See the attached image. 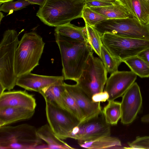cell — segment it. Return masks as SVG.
Instances as JSON below:
<instances>
[{
  "mask_svg": "<svg viewBox=\"0 0 149 149\" xmlns=\"http://www.w3.org/2000/svg\"><path fill=\"white\" fill-rule=\"evenodd\" d=\"M54 36L61 56L62 76L65 80L77 82L93 50L88 42L72 40L55 32Z\"/></svg>",
  "mask_w": 149,
  "mask_h": 149,
  "instance_id": "1",
  "label": "cell"
},
{
  "mask_svg": "<svg viewBox=\"0 0 149 149\" xmlns=\"http://www.w3.org/2000/svg\"><path fill=\"white\" fill-rule=\"evenodd\" d=\"M65 89V82L62 80L46 88L40 93L43 96L45 101L52 102L66 110L62 96Z\"/></svg>",
  "mask_w": 149,
  "mask_h": 149,
  "instance_id": "20",
  "label": "cell"
},
{
  "mask_svg": "<svg viewBox=\"0 0 149 149\" xmlns=\"http://www.w3.org/2000/svg\"><path fill=\"white\" fill-rule=\"evenodd\" d=\"M88 42L93 51L100 58L102 43L101 35L94 27L85 24Z\"/></svg>",
  "mask_w": 149,
  "mask_h": 149,
  "instance_id": "27",
  "label": "cell"
},
{
  "mask_svg": "<svg viewBox=\"0 0 149 149\" xmlns=\"http://www.w3.org/2000/svg\"><path fill=\"white\" fill-rule=\"evenodd\" d=\"M96 0L100 1L108 2H113L116 0H86V1H96Z\"/></svg>",
  "mask_w": 149,
  "mask_h": 149,
  "instance_id": "37",
  "label": "cell"
},
{
  "mask_svg": "<svg viewBox=\"0 0 149 149\" xmlns=\"http://www.w3.org/2000/svg\"><path fill=\"white\" fill-rule=\"evenodd\" d=\"M64 79L63 76H45L31 72L17 77L16 85L26 90L40 93L46 88Z\"/></svg>",
  "mask_w": 149,
  "mask_h": 149,
  "instance_id": "14",
  "label": "cell"
},
{
  "mask_svg": "<svg viewBox=\"0 0 149 149\" xmlns=\"http://www.w3.org/2000/svg\"><path fill=\"white\" fill-rule=\"evenodd\" d=\"M137 75L131 71H118L111 74L107 78L104 91L108 93L107 101L122 97L135 82Z\"/></svg>",
  "mask_w": 149,
  "mask_h": 149,
  "instance_id": "12",
  "label": "cell"
},
{
  "mask_svg": "<svg viewBox=\"0 0 149 149\" xmlns=\"http://www.w3.org/2000/svg\"><path fill=\"white\" fill-rule=\"evenodd\" d=\"M65 85L66 90L82 111L85 117L84 120L94 117L102 112L100 102L93 101L77 84L70 85L65 83Z\"/></svg>",
  "mask_w": 149,
  "mask_h": 149,
  "instance_id": "13",
  "label": "cell"
},
{
  "mask_svg": "<svg viewBox=\"0 0 149 149\" xmlns=\"http://www.w3.org/2000/svg\"><path fill=\"white\" fill-rule=\"evenodd\" d=\"M17 32L6 31L0 44V85L8 91L16 85L17 77L14 71L15 51L19 44Z\"/></svg>",
  "mask_w": 149,
  "mask_h": 149,
  "instance_id": "5",
  "label": "cell"
},
{
  "mask_svg": "<svg viewBox=\"0 0 149 149\" xmlns=\"http://www.w3.org/2000/svg\"><path fill=\"white\" fill-rule=\"evenodd\" d=\"M14 0H0V5L6 2H8L10 1H12Z\"/></svg>",
  "mask_w": 149,
  "mask_h": 149,
  "instance_id": "38",
  "label": "cell"
},
{
  "mask_svg": "<svg viewBox=\"0 0 149 149\" xmlns=\"http://www.w3.org/2000/svg\"><path fill=\"white\" fill-rule=\"evenodd\" d=\"M142 122L149 123V113L143 116L141 118Z\"/></svg>",
  "mask_w": 149,
  "mask_h": 149,
  "instance_id": "36",
  "label": "cell"
},
{
  "mask_svg": "<svg viewBox=\"0 0 149 149\" xmlns=\"http://www.w3.org/2000/svg\"><path fill=\"white\" fill-rule=\"evenodd\" d=\"M35 127L27 124L0 127V149H34L42 145Z\"/></svg>",
  "mask_w": 149,
  "mask_h": 149,
  "instance_id": "4",
  "label": "cell"
},
{
  "mask_svg": "<svg viewBox=\"0 0 149 149\" xmlns=\"http://www.w3.org/2000/svg\"><path fill=\"white\" fill-rule=\"evenodd\" d=\"M90 8L108 19L125 18L131 17L127 8L121 0H115L110 6Z\"/></svg>",
  "mask_w": 149,
  "mask_h": 149,
  "instance_id": "17",
  "label": "cell"
},
{
  "mask_svg": "<svg viewBox=\"0 0 149 149\" xmlns=\"http://www.w3.org/2000/svg\"><path fill=\"white\" fill-rule=\"evenodd\" d=\"M121 1L127 8L130 14L131 17L137 19L132 7L131 0H121Z\"/></svg>",
  "mask_w": 149,
  "mask_h": 149,
  "instance_id": "34",
  "label": "cell"
},
{
  "mask_svg": "<svg viewBox=\"0 0 149 149\" xmlns=\"http://www.w3.org/2000/svg\"><path fill=\"white\" fill-rule=\"evenodd\" d=\"M54 31L55 33L72 39L88 42L85 25L79 27L70 23L55 27Z\"/></svg>",
  "mask_w": 149,
  "mask_h": 149,
  "instance_id": "21",
  "label": "cell"
},
{
  "mask_svg": "<svg viewBox=\"0 0 149 149\" xmlns=\"http://www.w3.org/2000/svg\"><path fill=\"white\" fill-rule=\"evenodd\" d=\"M110 125L105 121L102 111L99 114L81 122L70 132L69 138L85 141L111 135Z\"/></svg>",
  "mask_w": 149,
  "mask_h": 149,
  "instance_id": "10",
  "label": "cell"
},
{
  "mask_svg": "<svg viewBox=\"0 0 149 149\" xmlns=\"http://www.w3.org/2000/svg\"><path fill=\"white\" fill-rule=\"evenodd\" d=\"M100 58L107 72L111 74L117 71L119 66L123 62L121 60L113 56L103 44L101 47Z\"/></svg>",
  "mask_w": 149,
  "mask_h": 149,
  "instance_id": "26",
  "label": "cell"
},
{
  "mask_svg": "<svg viewBox=\"0 0 149 149\" xmlns=\"http://www.w3.org/2000/svg\"><path fill=\"white\" fill-rule=\"evenodd\" d=\"M94 27L101 35L108 33L125 38L149 40V25L142 24L132 17L107 19Z\"/></svg>",
  "mask_w": 149,
  "mask_h": 149,
  "instance_id": "6",
  "label": "cell"
},
{
  "mask_svg": "<svg viewBox=\"0 0 149 149\" xmlns=\"http://www.w3.org/2000/svg\"><path fill=\"white\" fill-rule=\"evenodd\" d=\"M128 147L124 148L149 149V136H137L134 140L128 142Z\"/></svg>",
  "mask_w": 149,
  "mask_h": 149,
  "instance_id": "30",
  "label": "cell"
},
{
  "mask_svg": "<svg viewBox=\"0 0 149 149\" xmlns=\"http://www.w3.org/2000/svg\"><path fill=\"white\" fill-rule=\"evenodd\" d=\"M46 102V116L49 125L56 135L63 140L80 121L68 110L48 101Z\"/></svg>",
  "mask_w": 149,
  "mask_h": 149,
  "instance_id": "9",
  "label": "cell"
},
{
  "mask_svg": "<svg viewBox=\"0 0 149 149\" xmlns=\"http://www.w3.org/2000/svg\"><path fill=\"white\" fill-rule=\"evenodd\" d=\"M136 56L149 65V48L142 51Z\"/></svg>",
  "mask_w": 149,
  "mask_h": 149,
  "instance_id": "33",
  "label": "cell"
},
{
  "mask_svg": "<svg viewBox=\"0 0 149 149\" xmlns=\"http://www.w3.org/2000/svg\"><path fill=\"white\" fill-rule=\"evenodd\" d=\"M109 97L108 93L106 91H103L95 94L91 97L92 101L95 102H101L107 101Z\"/></svg>",
  "mask_w": 149,
  "mask_h": 149,
  "instance_id": "31",
  "label": "cell"
},
{
  "mask_svg": "<svg viewBox=\"0 0 149 149\" xmlns=\"http://www.w3.org/2000/svg\"><path fill=\"white\" fill-rule=\"evenodd\" d=\"M146 1L149 2V0H146Z\"/></svg>",
  "mask_w": 149,
  "mask_h": 149,
  "instance_id": "40",
  "label": "cell"
},
{
  "mask_svg": "<svg viewBox=\"0 0 149 149\" xmlns=\"http://www.w3.org/2000/svg\"><path fill=\"white\" fill-rule=\"evenodd\" d=\"M0 22L1 23V20L4 17V16L3 15V14L1 11L0 12Z\"/></svg>",
  "mask_w": 149,
  "mask_h": 149,
  "instance_id": "39",
  "label": "cell"
},
{
  "mask_svg": "<svg viewBox=\"0 0 149 149\" xmlns=\"http://www.w3.org/2000/svg\"><path fill=\"white\" fill-rule=\"evenodd\" d=\"M82 18L85 24L93 27L101 22L108 19L104 16L93 10L90 8L85 6L82 10Z\"/></svg>",
  "mask_w": 149,
  "mask_h": 149,
  "instance_id": "28",
  "label": "cell"
},
{
  "mask_svg": "<svg viewBox=\"0 0 149 149\" xmlns=\"http://www.w3.org/2000/svg\"><path fill=\"white\" fill-rule=\"evenodd\" d=\"M107 73L101 59L91 54L77 84L91 99L95 94L104 91L107 79Z\"/></svg>",
  "mask_w": 149,
  "mask_h": 149,
  "instance_id": "7",
  "label": "cell"
},
{
  "mask_svg": "<svg viewBox=\"0 0 149 149\" xmlns=\"http://www.w3.org/2000/svg\"><path fill=\"white\" fill-rule=\"evenodd\" d=\"M36 106L33 95L25 91L4 92L0 94V108L15 107L35 110Z\"/></svg>",
  "mask_w": 149,
  "mask_h": 149,
  "instance_id": "15",
  "label": "cell"
},
{
  "mask_svg": "<svg viewBox=\"0 0 149 149\" xmlns=\"http://www.w3.org/2000/svg\"><path fill=\"white\" fill-rule=\"evenodd\" d=\"M101 40L111 54L122 62L149 48V40L125 38L110 33L102 35Z\"/></svg>",
  "mask_w": 149,
  "mask_h": 149,
  "instance_id": "8",
  "label": "cell"
},
{
  "mask_svg": "<svg viewBox=\"0 0 149 149\" xmlns=\"http://www.w3.org/2000/svg\"><path fill=\"white\" fill-rule=\"evenodd\" d=\"M39 137L45 141L49 149H74L58 138L53 131L49 125L46 124L37 130Z\"/></svg>",
  "mask_w": 149,
  "mask_h": 149,
  "instance_id": "19",
  "label": "cell"
},
{
  "mask_svg": "<svg viewBox=\"0 0 149 149\" xmlns=\"http://www.w3.org/2000/svg\"><path fill=\"white\" fill-rule=\"evenodd\" d=\"M131 71L141 78L149 77V65L137 56L123 61Z\"/></svg>",
  "mask_w": 149,
  "mask_h": 149,
  "instance_id": "23",
  "label": "cell"
},
{
  "mask_svg": "<svg viewBox=\"0 0 149 149\" xmlns=\"http://www.w3.org/2000/svg\"><path fill=\"white\" fill-rule=\"evenodd\" d=\"M81 147L91 149L123 148L121 141L118 138L111 135L101 137L88 141H78Z\"/></svg>",
  "mask_w": 149,
  "mask_h": 149,
  "instance_id": "18",
  "label": "cell"
},
{
  "mask_svg": "<svg viewBox=\"0 0 149 149\" xmlns=\"http://www.w3.org/2000/svg\"><path fill=\"white\" fill-rule=\"evenodd\" d=\"M31 4L30 3L26 0H18L15 1H10L5 2L1 6L0 11L5 13H9V14H10L11 11L21 10Z\"/></svg>",
  "mask_w": 149,
  "mask_h": 149,
  "instance_id": "29",
  "label": "cell"
},
{
  "mask_svg": "<svg viewBox=\"0 0 149 149\" xmlns=\"http://www.w3.org/2000/svg\"><path fill=\"white\" fill-rule=\"evenodd\" d=\"M132 7L141 23L149 25V2L146 0H131Z\"/></svg>",
  "mask_w": 149,
  "mask_h": 149,
  "instance_id": "24",
  "label": "cell"
},
{
  "mask_svg": "<svg viewBox=\"0 0 149 149\" xmlns=\"http://www.w3.org/2000/svg\"><path fill=\"white\" fill-rule=\"evenodd\" d=\"M86 0H45L36 15L44 24L57 27L82 18Z\"/></svg>",
  "mask_w": 149,
  "mask_h": 149,
  "instance_id": "2",
  "label": "cell"
},
{
  "mask_svg": "<svg viewBox=\"0 0 149 149\" xmlns=\"http://www.w3.org/2000/svg\"><path fill=\"white\" fill-rule=\"evenodd\" d=\"M45 44L35 32L24 34L15 53L14 71L17 77L31 72L39 65Z\"/></svg>",
  "mask_w": 149,
  "mask_h": 149,
  "instance_id": "3",
  "label": "cell"
},
{
  "mask_svg": "<svg viewBox=\"0 0 149 149\" xmlns=\"http://www.w3.org/2000/svg\"><path fill=\"white\" fill-rule=\"evenodd\" d=\"M113 2L97 0L90 1H86L84 6L89 8L104 7L111 5L113 4Z\"/></svg>",
  "mask_w": 149,
  "mask_h": 149,
  "instance_id": "32",
  "label": "cell"
},
{
  "mask_svg": "<svg viewBox=\"0 0 149 149\" xmlns=\"http://www.w3.org/2000/svg\"><path fill=\"white\" fill-rule=\"evenodd\" d=\"M35 111L15 107L0 108V127L28 119L33 115Z\"/></svg>",
  "mask_w": 149,
  "mask_h": 149,
  "instance_id": "16",
  "label": "cell"
},
{
  "mask_svg": "<svg viewBox=\"0 0 149 149\" xmlns=\"http://www.w3.org/2000/svg\"><path fill=\"white\" fill-rule=\"evenodd\" d=\"M121 122L124 125L132 123L139 112L142 99L139 86L134 82L122 96Z\"/></svg>",
  "mask_w": 149,
  "mask_h": 149,
  "instance_id": "11",
  "label": "cell"
},
{
  "mask_svg": "<svg viewBox=\"0 0 149 149\" xmlns=\"http://www.w3.org/2000/svg\"><path fill=\"white\" fill-rule=\"evenodd\" d=\"M31 4H37L41 6L44 4L45 0H26Z\"/></svg>",
  "mask_w": 149,
  "mask_h": 149,
  "instance_id": "35",
  "label": "cell"
},
{
  "mask_svg": "<svg viewBox=\"0 0 149 149\" xmlns=\"http://www.w3.org/2000/svg\"><path fill=\"white\" fill-rule=\"evenodd\" d=\"M108 102L102 110V113L107 123L110 125H116L122 116L121 102L114 100Z\"/></svg>",
  "mask_w": 149,
  "mask_h": 149,
  "instance_id": "22",
  "label": "cell"
},
{
  "mask_svg": "<svg viewBox=\"0 0 149 149\" xmlns=\"http://www.w3.org/2000/svg\"><path fill=\"white\" fill-rule=\"evenodd\" d=\"M62 96L66 110L71 113L80 122L84 120L85 117L81 109L76 100L68 92L66 88Z\"/></svg>",
  "mask_w": 149,
  "mask_h": 149,
  "instance_id": "25",
  "label": "cell"
}]
</instances>
